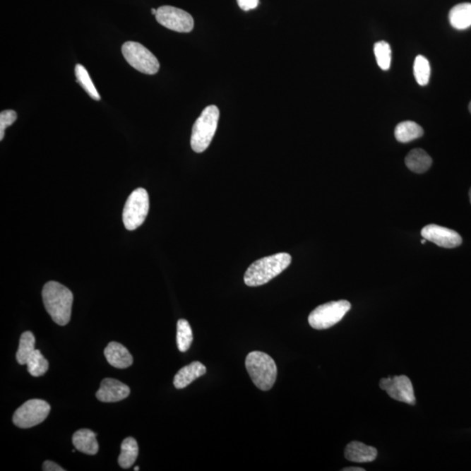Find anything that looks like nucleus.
Returning <instances> with one entry per match:
<instances>
[{"mask_svg":"<svg viewBox=\"0 0 471 471\" xmlns=\"http://www.w3.org/2000/svg\"><path fill=\"white\" fill-rule=\"evenodd\" d=\"M42 298L44 309L55 323L68 325L72 314V292L58 282L50 281L44 285Z\"/></svg>","mask_w":471,"mask_h":471,"instance_id":"nucleus-1","label":"nucleus"},{"mask_svg":"<svg viewBox=\"0 0 471 471\" xmlns=\"http://www.w3.org/2000/svg\"><path fill=\"white\" fill-rule=\"evenodd\" d=\"M292 257L285 252L268 256L251 264L244 274V283L248 287H259L280 275L291 265Z\"/></svg>","mask_w":471,"mask_h":471,"instance_id":"nucleus-2","label":"nucleus"},{"mask_svg":"<svg viewBox=\"0 0 471 471\" xmlns=\"http://www.w3.org/2000/svg\"><path fill=\"white\" fill-rule=\"evenodd\" d=\"M246 366L256 387L263 391L273 387L277 379V366L273 359L261 351H254L246 356Z\"/></svg>","mask_w":471,"mask_h":471,"instance_id":"nucleus-3","label":"nucleus"},{"mask_svg":"<svg viewBox=\"0 0 471 471\" xmlns=\"http://www.w3.org/2000/svg\"><path fill=\"white\" fill-rule=\"evenodd\" d=\"M220 109L211 105L203 109L201 116L196 121L192 128L191 145L196 153H203L209 148L215 133H216Z\"/></svg>","mask_w":471,"mask_h":471,"instance_id":"nucleus-4","label":"nucleus"},{"mask_svg":"<svg viewBox=\"0 0 471 471\" xmlns=\"http://www.w3.org/2000/svg\"><path fill=\"white\" fill-rule=\"evenodd\" d=\"M150 210V198L143 188L136 189L129 196L125 203L122 220L125 228L133 231L145 221Z\"/></svg>","mask_w":471,"mask_h":471,"instance_id":"nucleus-5","label":"nucleus"},{"mask_svg":"<svg viewBox=\"0 0 471 471\" xmlns=\"http://www.w3.org/2000/svg\"><path fill=\"white\" fill-rule=\"evenodd\" d=\"M350 309L351 304L347 300L328 302L311 311L309 322L314 329H328L339 323Z\"/></svg>","mask_w":471,"mask_h":471,"instance_id":"nucleus-6","label":"nucleus"},{"mask_svg":"<svg viewBox=\"0 0 471 471\" xmlns=\"http://www.w3.org/2000/svg\"><path fill=\"white\" fill-rule=\"evenodd\" d=\"M122 54L133 68L145 74L157 73L160 69V63L157 57L142 44L128 42L122 44Z\"/></svg>","mask_w":471,"mask_h":471,"instance_id":"nucleus-7","label":"nucleus"},{"mask_svg":"<svg viewBox=\"0 0 471 471\" xmlns=\"http://www.w3.org/2000/svg\"><path fill=\"white\" fill-rule=\"evenodd\" d=\"M50 410L49 403L46 400H29L15 411L13 422L20 429L32 428L46 420Z\"/></svg>","mask_w":471,"mask_h":471,"instance_id":"nucleus-8","label":"nucleus"},{"mask_svg":"<svg viewBox=\"0 0 471 471\" xmlns=\"http://www.w3.org/2000/svg\"><path fill=\"white\" fill-rule=\"evenodd\" d=\"M155 18L162 27L178 32H191L194 28V20L190 13L177 7H159Z\"/></svg>","mask_w":471,"mask_h":471,"instance_id":"nucleus-9","label":"nucleus"},{"mask_svg":"<svg viewBox=\"0 0 471 471\" xmlns=\"http://www.w3.org/2000/svg\"><path fill=\"white\" fill-rule=\"evenodd\" d=\"M380 387L388 393L391 398L410 405L415 403V396L412 383L409 377L399 376L383 378L380 381Z\"/></svg>","mask_w":471,"mask_h":471,"instance_id":"nucleus-10","label":"nucleus"},{"mask_svg":"<svg viewBox=\"0 0 471 471\" xmlns=\"http://www.w3.org/2000/svg\"><path fill=\"white\" fill-rule=\"evenodd\" d=\"M421 234L424 239L436 244V246L448 249L458 247L463 242L462 237L457 232L436 225L425 226L422 229Z\"/></svg>","mask_w":471,"mask_h":471,"instance_id":"nucleus-11","label":"nucleus"},{"mask_svg":"<svg viewBox=\"0 0 471 471\" xmlns=\"http://www.w3.org/2000/svg\"><path fill=\"white\" fill-rule=\"evenodd\" d=\"M129 395L131 388L127 385L112 378H106L96 393V398L102 403H117L127 398Z\"/></svg>","mask_w":471,"mask_h":471,"instance_id":"nucleus-12","label":"nucleus"},{"mask_svg":"<svg viewBox=\"0 0 471 471\" xmlns=\"http://www.w3.org/2000/svg\"><path fill=\"white\" fill-rule=\"evenodd\" d=\"M104 355L107 362L116 369H125L133 364L132 355L127 348L124 345L114 342V341L107 345L104 350Z\"/></svg>","mask_w":471,"mask_h":471,"instance_id":"nucleus-13","label":"nucleus"},{"mask_svg":"<svg viewBox=\"0 0 471 471\" xmlns=\"http://www.w3.org/2000/svg\"><path fill=\"white\" fill-rule=\"evenodd\" d=\"M206 368L201 362H194L178 371L174 378V386L177 389L188 387L193 381L206 373Z\"/></svg>","mask_w":471,"mask_h":471,"instance_id":"nucleus-14","label":"nucleus"},{"mask_svg":"<svg viewBox=\"0 0 471 471\" xmlns=\"http://www.w3.org/2000/svg\"><path fill=\"white\" fill-rule=\"evenodd\" d=\"M345 458L354 463H370L377 458L376 448L359 442H351L345 450Z\"/></svg>","mask_w":471,"mask_h":471,"instance_id":"nucleus-15","label":"nucleus"},{"mask_svg":"<svg viewBox=\"0 0 471 471\" xmlns=\"http://www.w3.org/2000/svg\"><path fill=\"white\" fill-rule=\"evenodd\" d=\"M73 444L76 451L84 454L96 455L99 451V444L96 440V434L90 429L78 430L73 436Z\"/></svg>","mask_w":471,"mask_h":471,"instance_id":"nucleus-16","label":"nucleus"},{"mask_svg":"<svg viewBox=\"0 0 471 471\" xmlns=\"http://www.w3.org/2000/svg\"><path fill=\"white\" fill-rule=\"evenodd\" d=\"M405 163L411 172L422 174L427 172L432 165V158L422 148H415L407 154Z\"/></svg>","mask_w":471,"mask_h":471,"instance_id":"nucleus-17","label":"nucleus"},{"mask_svg":"<svg viewBox=\"0 0 471 471\" xmlns=\"http://www.w3.org/2000/svg\"><path fill=\"white\" fill-rule=\"evenodd\" d=\"M451 25L458 30H465L471 27V4H458L448 14Z\"/></svg>","mask_w":471,"mask_h":471,"instance_id":"nucleus-18","label":"nucleus"},{"mask_svg":"<svg viewBox=\"0 0 471 471\" xmlns=\"http://www.w3.org/2000/svg\"><path fill=\"white\" fill-rule=\"evenodd\" d=\"M424 129L415 121H406L396 126L395 136L400 143H407L424 136Z\"/></svg>","mask_w":471,"mask_h":471,"instance_id":"nucleus-19","label":"nucleus"},{"mask_svg":"<svg viewBox=\"0 0 471 471\" xmlns=\"http://www.w3.org/2000/svg\"><path fill=\"white\" fill-rule=\"evenodd\" d=\"M121 451L119 455V465L124 469H129L136 463L138 457V444L133 437H128L121 443Z\"/></svg>","mask_w":471,"mask_h":471,"instance_id":"nucleus-20","label":"nucleus"},{"mask_svg":"<svg viewBox=\"0 0 471 471\" xmlns=\"http://www.w3.org/2000/svg\"><path fill=\"white\" fill-rule=\"evenodd\" d=\"M35 350V337L32 332L22 333L20 339V346L16 354L18 364H27L30 356Z\"/></svg>","mask_w":471,"mask_h":471,"instance_id":"nucleus-21","label":"nucleus"},{"mask_svg":"<svg viewBox=\"0 0 471 471\" xmlns=\"http://www.w3.org/2000/svg\"><path fill=\"white\" fill-rule=\"evenodd\" d=\"M177 341L178 350L184 353L191 347L193 341V333L191 325L184 318L177 322Z\"/></svg>","mask_w":471,"mask_h":471,"instance_id":"nucleus-22","label":"nucleus"},{"mask_svg":"<svg viewBox=\"0 0 471 471\" xmlns=\"http://www.w3.org/2000/svg\"><path fill=\"white\" fill-rule=\"evenodd\" d=\"M28 371L33 377H40L44 376L49 368V363L44 357L40 351L35 350L30 356L27 362Z\"/></svg>","mask_w":471,"mask_h":471,"instance_id":"nucleus-23","label":"nucleus"},{"mask_svg":"<svg viewBox=\"0 0 471 471\" xmlns=\"http://www.w3.org/2000/svg\"><path fill=\"white\" fill-rule=\"evenodd\" d=\"M76 76L77 83L83 88L84 90L88 93V95L90 96L92 99L95 100V101H100V100H101V95H100L98 91L96 90L90 76H89L87 69L85 68L83 65H76Z\"/></svg>","mask_w":471,"mask_h":471,"instance_id":"nucleus-24","label":"nucleus"},{"mask_svg":"<svg viewBox=\"0 0 471 471\" xmlns=\"http://www.w3.org/2000/svg\"><path fill=\"white\" fill-rule=\"evenodd\" d=\"M414 76L417 83L421 86H426L429 83L430 65L428 59L422 55H418L415 59Z\"/></svg>","mask_w":471,"mask_h":471,"instance_id":"nucleus-25","label":"nucleus"},{"mask_svg":"<svg viewBox=\"0 0 471 471\" xmlns=\"http://www.w3.org/2000/svg\"><path fill=\"white\" fill-rule=\"evenodd\" d=\"M374 55H376L378 66L383 70H388L391 65V48L386 42H379L374 44Z\"/></svg>","mask_w":471,"mask_h":471,"instance_id":"nucleus-26","label":"nucleus"},{"mask_svg":"<svg viewBox=\"0 0 471 471\" xmlns=\"http://www.w3.org/2000/svg\"><path fill=\"white\" fill-rule=\"evenodd\" d=\"M17 113L14 110H4L0 114V140L4 139L6 128L13 125L17 120Z\"/></svg>","mask_w":471,"mask_h":471,"instance_id":"nucleus-27","label":"nucleus"},{"mask_svg":"<svg viewBox=\"0 0 471 471\" xmlns=\"http://www.w3.org/2000/svg\"><path fill=\"white\" fill-rule=\"evenodd\" d=\"M241 9L250 11L258 6L259 0H237Z\"/></svg>","mask_w":471,"mask_h":471,"instance_id":"nucleus-28","label":"nucleus"},{"mask_svg":"<svg viewBox=\"0 0 471 471\" xmlns=\"http://www.w3.org/2000/svg\"><path fill=\"white\" fill-rule=\"evenodd\" d=\"M44 471H65L61 466L52 461H46L43 463Z\"/></svg>","mask_w":471,"mask_h":471,"instance_id":"nucleus-29","label":"nucleus"},{"mask_svg":"<svg viewBox=\"0 0 471 471\" xmlns=\"http://www.w3.org/2000/svg\"><path fill=\"white\" fill-rule=\"evenodd\" d=\"M343 471H365V470L359 468V467H350V468L343 469Z\"/></svg>","mask_w":471,"mask_h":471,"instance_id":"nucleus-30","label":"nucleus"},{"mask_svg":"<svg viewBox=\"0 0 471 471\" xmlns=\"http://www.w3.org/2000/svg\"><path fill=\"white\" fill-rule=\"evenodd\" d=\"M157 10H155L154 8L151 9V13L155 15H155H157Z\"/></svg>","mask_w":471,"mask_h":471,"instance_id":"nucleus-31","label":"nucleus"},{"mask_svg":"<svg viewBox=\"0 0 471 471\" xmlns=\"http://www.w3.org/2000/svg\"><path fill=\"white\" fill-rule=\"evenodd\" d=\"M426 241H427V239H422V244H426Z\"/></svg>","mask_w":471,"mask_h":471,"instance_id":"nucleus-32","label":"nucleus"},{"mask_svg":"<svg viewBox=\"0 0 471 471\" xmlns=\"http://www.w3.org/2000/svg\"><path fill=\"white\" fill-rule=\"evenodd\" d=\"M469 196H470V203H471V189H470V194H469Z\"/></svg>","mask_w":471,"mask_h":471,"instance_id":"nucleus-33","label":"nucleus"},{"mask_svg":"<svg viewBox=\"0 0 471 471\" xmlns=\"http://www.w3.org/2000/svg\"><path fill=\"white\" fill-rule=\"evenodd\" d=\"M469 110H470V112L471 113V102H470V105H469Z\"/></svg>","mask_w":471,"mask_h":471,"instance_id":"nucleus-34","label":"nucleus"},{"mask_svg":"<svg viewBox=\"0 0 471 471\" xmlns=\"http://www.w3.org/2000/svg\"><path fill=\"white\" fill-rule=\"evenodd\" d=\"M135 470L138 471L139 470V467H136Z\"/></svg>","mask_w":471,"mask_h":471,"instance_id":"nucleus-35","label":"nucleus"}]
</instances>
